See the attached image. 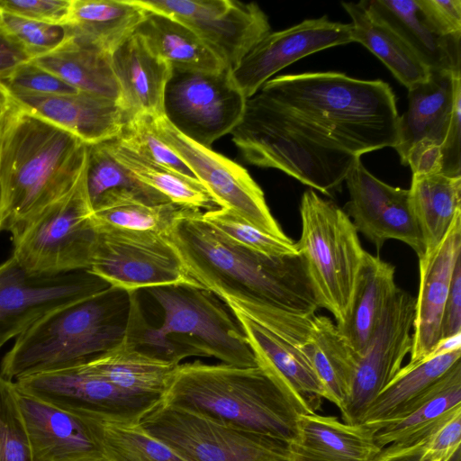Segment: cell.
Listing matches in <instances>:
<instances>
[{"label": "cell", "mask_w": 461, "mask_h": 461, "mask_svg": "<svg viewBox=\"0 0 461 461\" xmlns=\"http://www.w3.org/2000/svg\"><path fill=\"white\" fill-rule=\"evenodd\" d=\"M163 236L203 289L242 297L303 315L321 308L305 261L299 253L268 257L230 240L202 211L179 208Z\"/></svg>", "instance_id": "obj_1"}, {"label": "cell", "mask_w": 461, "mask_h": 461, "mask_svg": "<svg viewBox=\"0 0 461 461\" xmlns=\"http://www.w3.org/2000/svg\"><path fill=\"white\" fill-rule=\"evenodd\" d=\"M86 158V143L11 99L0 122V232L10 233L13 242L18 240L43 210L73 188Z\"/></svg>", "instance_id": "obj_2"}, {"label": "cell", "mask_w": 461, "mask_h": 461, "mask_svg": "<svg viewBox=\"0 0 461 461\" xmlns=\"http://www.w3.org/2000/svg\"><path fill=\"white\" fill-rule=\"evenodd\" d=\"M258 92L356 157L398 143L395 95L380 79L305 72L269 79Z\"/></svg>", "instance_id": "obj_3"}, {"label": "cell", "mask_w": 461, "mask_h": 461, "mask_svg": "<svg viewBox=\"0 0 461 461\" xmlns=\"http://www.w3.org/2000/svg\"><path fill=\"white\" fill-rule=\"evenodd\" d=\"M166 402L230 426L291 443L297 420L310 413L263 367L201 361L179 364L166 392Z\"/></svg>", "instance_id": "obj_4"}, {"label": "cell", "mask_w": 461, "mask_h": 461, "mask_svg": "<svg viewBox=\"0 0 461 461\" xmlns=\"http://www.w3.org/2000/svg\"><path fill=\"white\" fill-rule=\"evenodd\" d=\"M130 293L109 286L46 314L20 334L1 361L10 381L67 367L108 351L124 337Z\"/></svg>", "instance_id": "obj_5"}, {"label": "cell", "mask_w": 461, "mask_h": 461, "mask_svg": "<svg viewBox=\"0 0 461 461\" xmlns=\"http://www.w3.org/2000/svg\"><path fill=\"white\" fill-rule=\"evenodd\" d=\"M230 134L246 162L279 169L328 196L339 191L357 158L292 128L255 95Z\"/></svg>", "instance_id": "obj_6"}, {"label": "cell", "mask_w": 461, "mask_h": 461, "mask_svg": "<svg viewBox=\"0 0 461 461\" xmlns=\"http://www.w3.org/2000/svg\"><path fill=\"white\" fill-rule=\"evenodd\" d=\"M300 216L296 249L305 261L321 308L331 312L339 324L346 315L366 250L345 211L313 189L303 194Z\"/></svg>", "instance_id": "obj_7"}, {"label": "cell", "mask_w": 461, "mask_h": 461, "mask_svg": "<svg viewBox=\"0 0 461 461\" xmlns=\"http://www.w3.org/2000/svg\"><path fill=\"white\" fill-rule=\"evenodd\" d=\"M151 435L188 461H293L289 444L157 400L138 415Z\"/></svg>", "instance_id": "obj_8"}, {"label": "cell", "mask_w": 461, "mask_h": 461, "mask_svg": "<svg viewBox=\"0 0 461 461\" xmlns=\"http://www.w3.org/2000/svg\"><path fill=\"white\" fill-rule=\"evenodd\" d=\"M92 213L84 168L73 188L43 210L14 242L12 257L34 276L88 270L95 239Z\"/></svg>", "instance_id": "obj_9"}, {"label": "cell", "mask_w": 461, "mask_h": 461, "mask_svg": "<svg viewBox=\"0 0 461 461\" xmlns=\"http://www.w3.org/2000/svg\"><path fill=\"white\" fill-rule=\"evenodd\" d=\"M164 313L158 330L183 340L197 357H214L237 366H257L256 357L238 321L212 293L188 285L148 289Z\"/></svg>", "instance_id": "obj_10"}, {"label": "cell", "mask_w": 461, "mask_h": 461, "mask_svg": "<svg viewBox=\"0 0 461 461\" xmlns=\"http://www.w3.org/2000/svg\"><path fill=\"white\" fill-rule=\"evenodd\" d=\"M95 227L87 271L109 285L128 293L168 285L203 288L163 234Z\"/></svg>", "instance_id": "obj_11"}, {"label": "cell", "mask_w": 461, "mask_h": 461, "mask_svg": "<svg viewBox=\"0 0 461 461\" xmlns=\"http://www.w3.org/2000/svg\"><path fill=\"white\" fill-rule=\"evenodd\" d=\"M230 70H172L164 91L163 116L187 139L211 148L231 132L245 112L247 98Z\"/></svg>", "instance_id": "obj_12"}, {"label": "cell", "mask_w": 461, "mask_h": 461, "mask_svg": "<svg viewBox=\"0 0 461 461\" xmlns=\"http://www.w3.org/2000/svg\"><path fill=\"white\" fill-rule=\"evenodd\" d=\"M158 137L188 166L218 207L229 209L263 230L291 240L272 215L260 186L240 164L178 132L164 117L153 120Z\"/></svg>", "instance_id": "obj_13"}, {"label": "cell", "mask_w": 461, "mask_h": 461, "mask_svg": "<svg viewBox=\"0 0 461 461\" xmlns=\"http://www.w3.org/2000/svg\"><path fill=\"white\" fill-rule=\"evenodd\" d=\"M192 30L232 69L267 33V14L256 3L236 0H132Z\"/></svg>", "instance_id": "obj_14"}, {"label": "cell", "mask_w": 461, "mask_h": 461, "mask_svg": "<svg viewBox=\"0 0 461 461\" xmlns=\"http://www.w3.org/2000/svg\"><path fill=\"white\" fill-rule=\"evenodd\" d=\"M109 286L87 270L31 275L11 256L0 263V348L46 314Z\"/></svg>", "instance_id": "obj_15"}, {"label": "cell", "mask_w": 461, "mask_h": 461, "mask_svg": "<svg viewBox=\"0 0 461 461\" xmlns=\"http://www.w3.org/2000/svg\"><path fill=\"white\" fill-rule=\"evenodd\" d=\"M415 298L397 287L364 351L357 355L342 421L359 424L375 397L392 381L412 348Z\"/></svg>", "instance_id": "obj_16"}, {"label": "cell", "mask_w": 461, "mask_h": 461, "mask_svg": "<svg viewBox=\"0 0 461 461\" xmlns=\"http://www.w3.org/2000/svg\"><path fill=\"white\" fill-rule=\"evenodd\" d=\"M344 181L349 193L345 212L357 231L375 246L377 253L387 240H397L411 247L419 258L424 255L409 189L392 186L373 176L360 157L354 159Z\"/></svg>", "instance_id": "obj_17"}, {"label": "cell", "mask_w": 461, "mask_h": 461, "mask_svg": "<svg viewBox=\"0 0 461 461\" xmlns=\"http://www.w3.org/2000/svg\"><path fill=\"white\" fill-rule=\"evenodd\" d=\"M350 42H354L351 23L332 22L327 15L306 19L267 33L230 70L231 77L248 99L276 72L296 60Z\"/></svg>", "instance_id": "obj_18"}, {"label": "cell", "mask_w": 461, "mask_h": 461, "mask_svg": "<svg viewBox=\"0 0 461 461\" xmlns=\"http://www.w3.org/2000/svg\"><path fill=\"white\" fill-rule=\"evenodd\" d=\"M15 388L33 461H104L89 411L58 407Z\"/></svg>", "instance_id": "obj_19"}, {"label": "cell", "mask_w": 461, "mask_h": 461, "mask_svg": "<svg viewBox=\"0 0 461 461\" xmlns=\"http://www.w3.org/2000/svg\"><path fill=\"white\" fill-rule=\"evenodd\" d=\"M15 386L58 407L139 415L158 399L125 393L90 371L85 363L16 379Z\"/></svg>", "instance_id": "obj_20"}, {"label": "cell", "mask_w": 461, "mask_h": 461, "mask_svg": "<svg viewBox=\"0 0 461 461\" xmlns=\"http://www.w3.org/2000/svg\"><path fill=\"white\" fill-rule=\"evenodd\" d=\"M460 258L461 213L438 246L419 258L420 286L415 298L412 348L408 364L429 357L440 340L444 307Z\"/></svg>", "instance_id": "obj_21"}, {"label": "cell", "mask_w": 461, "mask_h": 461, "mask_svg": "<svg viewBox=\"0 0 461 461\" xmlns=\"http://www.w3.org/2000/svg\"><path fill=\"white\" fill-rule=\"evenodd\" d=\"M461 408V362H456L404 415L380 426L373 461H390L420 451L433 431Z\"/></svg>", "instance_id": "obj_22"}, {"label": "cell", "mask_w": 461, "mask_h": 461, "mask_svg": "<svg viewBox=\"0 0 461 461\" xmlns=\"http://www.w3.org/2000/svg\"><path fill=\"white\" fill-rule=\"evenodd\" d=\"M10 96L20 107L68 131L86 144L116 139L128 120L126 111L118 102L80 91L59 95Z\"/></svg>", "instance_id": "obj_23"}, {"label": "cell", "mask_w": 461, "mask_h": 461, "mask_svg": "<svg viewBox=\"0 0 461 461\" xmlns=\"http://www.w3.org/2000/svg\"><path fill=\"white\" fill-rule=\"evenodd\" d=\"M408 90V109L400 116L399 140L394 147L403 165L415 144H442L456 96L461 94V75L429 71L426 80Z\"/></svg>", "instance_id": "obj_24"}, {"label": "cell", "mask_w": 461, "mask_h": 461, "mask_svg": "<svg viewBox=\"0 0 461 461\" xmlns=\"http://www.w3.org/2000/svg\"><path fill=\"white\" fill-rule=\"evenodd\" d=\"M121 91V105L128 114L163 116V97L172 69L134 32L111 53Z\"/></svg>", "instance_id": "obj_25"}, {"label": "cell", "mask_w": 461, "mask_h": 461, "mask_svg": "<svg viewBox=\"0 0 461 461\" xmlns=\"http://www.w3.org/2000/svg\"><path fill=\"white\" fill-rule=\"evenodd\" d=\"M253 351L258 366L276 377L310 413H317L325 389L305 357L266 328L230 308Z\"/></svg>", "instance_id": "obj_26"}, {"label": "cell", "mask_w": 461, "mask_h": 461, "mask_svg": "<svg viewBox=\"0 0 461 461\" xmlns=\"http://www.w3.org/2000/svg\"><path fill=\"white\" fill-rule=\"evenodd\" d=\"M289 449L293 461H373L380 451L370 427L318 413L299 415Z\"/></svg>", "instance_id": "obj_27"}, {"label": "cell", "mask_w": 461, "mask_h": 461, "mask_svg": "<svg viewBox=\"0 0 461 461\" xmlns=\"http://www.w3.org/2000/svg\"><path fill=\"white\" fill-rule=\"evenodd\" d=\"M362 3L429 71L461 75V34L440 36L433 32L424 22L416 0H364Z\"/></svg>", "instance_id": "obj_28"}, {"label": "cell", "mask_w": 461, "mask_h": 461, "mask_svg": "<svg viewBox=\"0 0 461 461\" xmlns=\"http://www.w3.org/2000/svg\"><path fill=\"white\" fill-rule=\"evenodd\" d=\"M395 267L365 251L343 321L336 324L349 346L361 354L397 289Z\"/></svg>", "instance_id": "obj_29"}, {"label": "cell", "mask_w": 461, "mask_h": 461, "mask_svg": "<svg viewBox=\"0 0 461 461\" xmlns=\"http://www.w3.org/2000/svg\"><path fill=\"white\" fill-rule=\"evenodd\" d=\"M32 59L76 90L121 104V91L113 69L111 53L93 41L69 32L68 38L60 47Z\"/></svg>", "instance_id": "obj_30"}, {"label": "cell", "mask_w": 461, "mask_h": 461, "mask_svg": "<svg viewBox=\"0 0 461 461\" xmlns=\"http://www.w3.org/2000/svg\"><path fill=\"white\" fill-rule=\"evenodd\" d=\"M84 363L120 390L156 400L166 392L178 366L137 348L125 336L113 348Z\"/></svg>", "instance_id": "obj_31"}, {"label": "cell", "mask_w": 461, "mask_h": 461, "mask_svg": "<svg viewBox=\"0 0 461 461\" xmlns=\"http://www.w3.org/2000/svg\"><path fill=\"white\" fill-rule=\"evenodd\" d=\"M461 349L434 355L401 367L366 411L361 423L375 432L383 424L408 412L458 361Z\"/></svg>", "instance_id": "obj_32"}, {"label": "cell", "mask_w": 461, "mask_h": 461, "mask_svg": "<svg viewBox=\"0 0 461 461\" xmlns=\"http://www.w3.org/2000/svg\"><path fill=\"white\" fill-rule=\"evenodd\" d=\"M135 32L172 70L218 71L227 68L192 30L166 14L146 10Z\"/></svg>", "instance_id": "obj_33"}, {"label": "cell", "mask_w": 461, "mask_h": 461, "mask_svg": "<svg viewBox=\"0 0 461 461\" xmlns=\"http://www.w3.org/2000/svg\"><path fill=\"white\" fill-rule=\"evenodd\" d=\"M409 194L426 254L438 246L461 213V176L414 174Z\"/></svg>", "instance_id": "obj_34"}, {"label": "cell", "mask_w": 461, "mask_h": 461, "mask_svg": "<svg viewBox=\"0 0 461 461\" xmlns=\"http://www.w3.org/2000/svg\"><path fill=\"white\" fill-rule=\"evenodd\" d=\"M89 411L104 461H188L141 426L138 415Z\"/></svg>", "instance_id": "obj_35"}, {"label": "cell", "mask_w": 461, "mask_h": 461, "mask_svg": "<svg viewBox=\"0 0 461 461\" xmlns=\"http://www.w3.org/2000/svg\"><path fill=\"white\" fill-rule=\"evenodd\" d=\"M146 10L132 0H72L67 24L71 33L110 53L132 35Z\"/></svg>", "instance_id": "obj_36"}, {"label": "cell", "mask_w": 461, "mask_h": 461, "mask_svg": "<svg viewBox=\"0 0 461 461\" xmlns=\"http://www.w3.org/2000/svg\"><path fill=\"white\" fill-rule=\"evenodd\" d=\"M341 5L351 18L353 41L376 56L404 86L409 89L428 78L429 69L389 27L369 14L362 1Z\"/></svg>", "instance_id": "obj_37"}, {"label": "cell", "mask_w": 461, "mask_h": 461, "mask_svg": "<svg viewBox=\"0 0 461 461\" xmlns=\"http://www.w3.org/2000/svg\"><path fill=\"white\" fill-rule=\"evenodd\" d=\"M103 144L119 164L175 205L196 211L217 208L212 197L197 179L184 176L136 153L117 139Z\"/></svg>", "instance_id": "obj_38"}, {"label": "cell", "mask_w": 461, "mask_h": 461, "mask_svg": "<svg viewBox=\"0 0 461 461\" xmlns=\"http://www.w3.org/2000/svg\"><path fill=\"white\" fill-rule=\"evenodd\" d=\"M85 182L92 208L115 198L135 196L152 203H170L119 164L103 142L86 144Z\"/></svg>", "instance_id": "obj_39"}, {"label": "cell", "mask_w": 461, "mask_h": 461, "mask_svg": "<svg viewBox=\"0 0 461 461\" xmlns=\"http://www.w3.org/2000/svg\"><path fill=\"white\" fill-rule=\"evenodd\" d=\"M179 208L172 203L156 204L134 196L115 198L95 207L92 221L94 226L164 234Z\"/></svg>", "instance_id": "obj_40"}, {"label": "cell", "mask_w": 461, "mask_h": 461, "mask_svg": "<svg viewBox=\"0 0 461 461\" xmlns=\"http://www.w3.org/2000/svg\"><path fill=\"white\" fill-rule=\"evenodd\" d=\"M202 216L216 230L252 251L268 257L299 254L292 239L284 240L267 234L229 209L214 208L202 212Z\"/></svg>", "instance_id": "obj_41"}, {"label": "cell", "mask_w": 461, "mask_h": 461, "mask_svg": "<svg viewBox=\"0 0 461 461\" xmlns=\"http://www.w3.org/2000/svg\"><path fill=\"white\" fill-rule=\"evenodd\" d=\"M0 461H33L14 382L0 373Z\"/></svg>", "instance_id": "obj_42"}, {"label": "cell", "mask_w": 461, "mask_h": 461, "mask_svg": "<svg viewBox=\"0 0 461 461\" xmlns=\"http://www.w3.org/2000/svg\"><path fill=\"white\" fill-rule=\"evenodd\" d=\"M130 312L125 337L139 349L176 365L195 352L180 339L150 326L141 311L137 292L130 293Z\"/></svg>", "instance_id": "obj_43"}, {"label": "cell", "mask_w": 461, "mask_h": 461, "mask_svg": "<svg viewBox=\"0 0 461 461\" xmlns=\"http://www.w3.org/2000/svg\"><path fill=\"white\" fill-rule=\"evenodd\" d=\"M154 119L146 114L130 116L116 139L136 153L184 176L195 178L188 166L156 133Z\"/></svg>", "instance_id": "obj_44"}, {"label": "cell", "mask_w": 461, "mask_h": 461, "mask_svg": "<svg viewBox=\"0 0 461 461\" xmlns=\"http://www.w3.org/2000/svg\"><path fill=\"white\" fill-rule=\"evenodd\" d=\"M0 26L15 38L32 59L55 50L69 35L68 25L37 22L5 12Z\"/></svg>", "instance_id": "obj_45"}, {"label": "cell", "mask_w": 461, "mask_h": 461, "mask_svg": "<svg viewBox=\"0 0 461 461\" xmlns=\"http://www.w3.org/2000/svg\"><path fill=\"white\" fill-rule=\"evenodd\" d=\"M10 95H59L77 92L59 77L31 59L0 81Z\"/></svg>", "instance_id": "obj_46"}, {"label": "cell", "mask_w": 461, "mask_h": 461, "mask_svg": "<svg viewBox=\"0 0 461 461\" xmlns=\"http://www.w3.org/2000/svg\"><path fill=\"white\" fill-rule=\"evenodd\" d=\"M461 408L452 412L422 446L420 461H451L460 451Z\"/></svg>", "instance_id": "obj_47"}, {"label": "cell", "mask_w": 461, "mask_h": 461, "mask_svg": "<svg viewBox=\"0 0 461 461\" xmlns=\"http://www.w3.org/2000/svg\"><path fill=\"white\" fill-rule=\"evenodd\" d=\"M72 0H0V9L16 16L67 25Z\"/></svg>", "instance_id": "obj_48"}, {"label": "cell", "mask_w": 461, "mask_h": 461, "mask_svg": "<svg viewBox=\"0 0 461 461\" xmlns=\"http://www.w3.org/2000/svg\"><path fill=\"white\" fill-rule=\"evenodd\" d=\"M428 27L440 36L461 34L460 0H416Z\"/></svg>", "instance_id": "obj_49"}, {"label": "cell", "mask_w": 461, "mask_h": 461, "mask_svg": "<svg viewBox=\"0 0 461 461\" xmlns=\"http://www.w3.org/2000/svg\"><path fill=\"white\" fill-rule=\"evenodd\" d=\"M461 94L456 96L448 129L440 145L441 171L447 176H461Z\"/></svg>", "instance_id": "obj_50"}, {"label": "cell", "mask_w": 461, "mask_h": 461, "mask_svg": "<svg viewBox=\"0 0 461 461\" xmlns=\"http://www.w3.org/2000/svg\"><path fill=\"white\" fill-rule=\"evenodd\" d=\"M461 333V258L457 260L444 307L440 340Z\"/></svg>", "instance_id": "obj_51"}, {"label": "cell", "mask_w": 461, "mask_h": 461, "mask_svg": "<svg viewBox=\"0 0 461 461\" xmlns=\"http://www.w3.org/2000/svg\"><path fill=\"white\" fill-rule=\"evenodd\" d=\"M31 59L32 58L23 46L0 26V81Z\"/></svg>", "instance_id": "obj_52"}, {"label": "cell", "mask_w": 461, "mask_h": 461, "mask_svg": "<svg viewBox=\"0 0 461 461\" xmlns=\"http://www.w3.org/2000/svg\"><path fill=\"white\" fill-rule=\"evenodd\" d=\"M461 349V333L443 339L437 344L431 356L452 352Z\"/></svg>", "instance_id": "obj_53"}, {"label": "cell", "mask_w": 461, "mask_h": 461, "mask_svg": "<svg viewBox=\"0 0 461 461\" xmlns=\"http://www.w3.org/2000/svg\"><path fill=\"white\" fill-rule=\"evenodd\" d=\"M11 104V97L8 91L0 83V122Z\"/></svg>", "instance_id": "obj_54"}, {"label": "cell", "mask_w": 461, "mask_h": 461, "mask_svg": "<svg viewBox=\"0 0 461 461\" xmlns=\"http://www.w3.org/2000/svg\"><path fill=\"white\" fill-rule=\"evenodd\" d=\"M419 455H420V452L414 453V454H411V455H408V456H401V457H398V458H395V459H393V460H390V461H420L419 460ZM451 461H461L460 451H458L455 455V456L453 457V459Z\"/></svg>", "instance_id": "obj_55"}, {"label": "cell", "mask_w": 461, "mask_h": 461, "mask_svg": "<svg viewBox=\"0 0 461 461\" xmlns=\"http://www.w3.org/2000/svg\"><path fill=\"white\" fill-rule=\"evenodd\" d=\"M4 205V189H3V184L0 176V213L3 210Z\"/></svg>", "instance_id": "obj_56"}, {"label": "cell", "mask_w": 461, "mask_h": 461, "mask_svg": "<svg viewBox=\"0 0 461 461\" xmlns=\"http://www.w3.org/2000/svg\"><path fill=\"white\" fill-rule=\"evenodd\" d=\"M2 14H3V12H2V10L0 9V21H1V18H2Z\"/></svg>", "instance_id": "obj_57"}]
</instances>
